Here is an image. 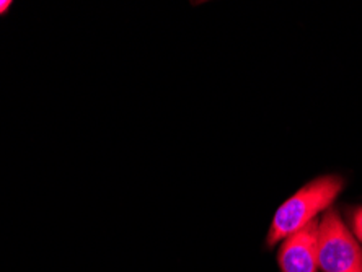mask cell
I'll use <instances>...</instances> for the list:
<instances>
[{
  "instance_id": "obj_1",
  "label": "cell",
  "mask_w": 362,
  "mask_h": 272,
  "mask_svg": "<svg viewBox=\"0 0 362 272\" xmlns=\"http://www.w3.org/2000/svg\"><path fill=\"white\" fill-rule=\"evenodd\" d=\"M341 189L343 179L339 176L329 175L322 176L297 191L276 212L273 222H271L268 238H266L268 247L284 242L292 233L299 232L300 228L315 220L320 212L327 211L332 206Z\"/></svg>"
},
{
  "instance_id": "obj_2",
  "label": "cell",
  "mask_w": 362,
  "mask_h": 272,
  "mask_svg": "<svg viewBox=\"0 0 362 272\" xmlns=\"http://www.w3.org/2000/svg\"><path fill=\"white\" fill-rule=\"evenodd\" d=\"M317 259L322 272H362L361 244L333 209L318 222Z\"/></svg>"
},
{
  "instance_id": "obj_3",
  "label": "cell",
  "mask_w": 362,
  "mask_h": 272,
  "mask_svg": "<svg viewBox=\"0 0 362 272\" xmlns=\"http://www.w3.org/2000/svg\"><path fill=\"white\" fill-rule=\"evenodd\" d=\"M318 222L313 220L292 233L281 244L278 263L281 272H318Z\"/></svg>"
},
{
  "instance_id": "obj_4",
  "label": "cell",
  "mask_w": 362,
  "mask_h": 272,
  "mask_svg": "<svg viewBox=\"0 0 362 272\" xmlns=\"http://www.w3.org/2000/svg\"><path fill=\"white\" fill-rule=\"evenodd\" d=\"M351 225H353L354 238L359 240L362 243V207H356V209L349 214Z\"/></svg>"
},
{
  "instance_id": "obj_5",
  "label": "cell",
  "mask_w": 362,
  "mask_h": 272,
  "mask_svg": "<svg viewBox=\"0 0 362 272\" xmlns=\"http://www.w3.org/2000/svg\"><path fill=\"white\" fill-rule=\"evenodd\" d=\"M12 2L10 0H0V17H4V15L8 13V10L12 8Z\"/></svg>"
}]
</instances>
